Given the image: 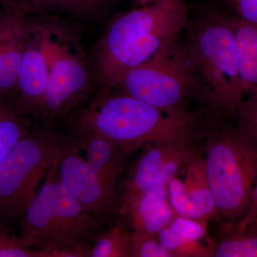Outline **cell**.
Returning a JSON list of instances; mask_svg holds the SVG:
<instances>
[{
    "mask_svg": "<svg viewBox=\"0 0 257 257\" xmlns=\"http://www.w3.org/2000/svg\"><path fill=\"white\" fill-rule=\"evenodd\" d=\"M190 25L185 43L194 72V96L217 112L232 114L242 103L243 94L226 15L208 10Z\"/></svg>",
    "mask_w": 257,
    "mask_h": 257,
    "instance_id": "cell-3",
    "label": "cell"
},
{
    "mask_svg": "<svg viewBox=\"0 0 257 257\" xmlns=\"http://www.w3.org/2000/svg\"><path fill=\"white\" fill-rule=\"evenodd\" d=\"M48 80V57L41 17L25 15L17 103L29 116L40 117Z\"/></svg>",
    "mask_w": 257,
    "mask_h": 257,
    "instance_id": "cell-10",
    "label": "cell"
},
{
    "mask_svg": "<svg viewBox=\"0 0 257 257\" xmlns=\"http://www.w3.org/2000/svg\"><path fill=\"white\" fill-rule=\"evenodd\" d=\"M167 226L182 243V248L195 243L205 234L203 224L182 216L173 218Z\"/></svg>",
    "mask_w": 257,
    "mask_h": 257,
    "instance_id": "cell-22",
    "label": "cell"
},
{
    "mask_svg": "<svg viewBox=\"0 0 257 257\" xmlns=\"http://www.w3.org/2000/svg\"><path fill=\"white\" fill-rule=\"evenodd\" d=\"M56 160L57 158L19 222V236L29 246L39 251L64 245L89 243L102 231V223L61 182Z\"/></svg>",
    "mask_w": 257,
    "mask_h": 257,
    "instance_id": "cell-5",
    "label": "cell"
},
{
    "mask_svg": "<svg viewBox=\"0 0 257 257\" xmlns=\"http://www.w3.org/2000/svg\"><path fill=\"white\" fill-rule=\"evenodd\" d=\"M8 14H9V11L5 9L4 7L0 4V25L4 23L5 20L8 18Z\"/></svg>",
    "mask_w": 257,
    "mask_h": 257,
    "instance_id": "cell-25",
    "label": "cell"
},
{
    "mask_svg": "<svg viewBox=\"0 0 257 257\" xmlns=\"http://www.w3.org/2000/svg\"><path fill=\"white\" fill-rule=\"evenodd\" d=\"M25 15L9 11L0 25V98L17 101Z\"/></svg>",
    "mask_w": 257,
    "mask_h": 257,
    "instance_id": "cell-14",
    "label": "cell"
},
{
    "mask_svg": "<svg viewBox=\"0 0 257 257\" xmlns=\"http://www.w3.org/2000/svg\"><path fill=\"white\" fill-rule=\"evenodd\" d=\"M61 138L52 122L42 121L0 162V224L11 228L21 220L57 158Z\"/></svg>",
    "mask_w": 257,
    "mask_h": 257,
    "instance_id": "cell-6",
    "label": "cell"
},
{
    "mask_svg": "<svg viewBox=\"0 0 257 257\" xmlns=\"http://www.w3.org/2000/svg\"><path fill=\"white\" fill-rule=\"evenodd\" d=\"M187 170L185 182L180 179H171L167 184L168 199L171 207L184 217L200 219L215 210L204 161L194 158L186 166Z\"/></svg>",
    "mask_w": 257,
    "mask_h": 257,
    "instance_id": "cell-12",
    "label": "cell"
},
{
    "mask_svg": "<svg viewBox=\"0 0 257 257\" xmlns=\"http://www.w3.org/2000/svg\"><path fill=\"white\" fill-rule=\"evenodd\" d=\"M67 137L90 165L116 182L125 168L128 154L112 142L76 126Z\"/></svg>",
    "mask_w": 257,
    "mask_h": 257,
    "instance_id": "cell-16",
    "label": "cell"
},
{
    "mask_svg": "<svg viewBox=\"0 0 257 257\" xmlns=\"http://www.w3.org/2000/svg\"><path fill=\"white\" fill-rule=\"evenodd\" d=\"M28 116L16 101L0 98V162L28 133Z\"/></svg>",
    "mask_w": 257,
    "mask_h": 257,
    "instance_id": "cell-18",
    "label": "cell"
},
{
    "mask_svg": "<svg viewBox=\"0 0 257 257\" xmlns=\"http://www.w3.org/2000/svg\"><path fill=\"white\" fill-rule=\"evenodd\" d=\"M237 55L243 95H256L257 89V23L237 15H226Z\"/></svg>",
    "mask_w": 257,
    "mask_h": 257,
    "instance_id": "cell-17",
    "label": "cell"
},
{
    "mask_svg": "<svg viewBox=\"0 0 257 257\" xmlns=\"http://www.w3.org/2000/svg\"><path fill=\"white\" fill-rule=\"evenodd\" d=\"M194 77L185 42L177 38L162 47L150 60L124 72L106 89L126 94L170 112L188 111L194 96Z\"/></svg>",
    "mask_w": 257,
    "mask_h": 257,
    "instance_id": "cell-8",
    "label": "cell"
},
{
    "mask_svg": "<svg viewBox=\"0 0 257 257\" xmlns=\"http://www.w3.org/2000/svg\"><path fill=\"white\" fill-rule=\"evenodd\" d=\"M189 140L156 143L137 163L119 204L158 186H167L180 169L195 158Z\"/></svg>",
    "mask_w": 257,
    "mask_h": 257,
    "instance_id": "cell-11",
    "label": "cell"
},
{
    "mask_svg": "<svg viewBox=\"0 0 257 257\" xmlns=\"http://www.w3.org/2000/svg\"><path fill=\"white\" fill-rule=\"evenodd\" d=\"M113 0H0L10 12L24 15H57L81 23L97 18Z\"/></svg>",
    "mask_w": 257,
    "mask_h": 257,
    "instance_id": "cell-15",
    "label": "cell"
},
{
    "mask_svg": "<svg viewBox=\"0 0 257 257\" xmlns=\"http://www.w3.org/2000/svg\"><path fill=\"white\" fill-rule=\"evenodd\" d=\"M236 15L257 23V0H222Z\"/></svg>",
    "mask_w": 257,
    "mask_h": 257,
    "instance_id": "cell-24",
    "label": "cell"
},
{
    "mask_svg": "<svg viewBox=\"0 0 257 257\" xmlns=\"http://www.w3.org/2000/svg\"><path fill=\"white\" fill-rule=\"evenodd\" d=\"M253 130L214 131L204 160L215 209L226 217H237L249 207L256 176L257 158L251 146Z\"/></svg>",
    "mask_w": 257,
    "mask_h": 257,
    "instance_id": "cell-7",
    "label": "cell"
},
{
    "mask_svg": "<svg viewBox=\"0 0 257 257\" xmlns=\"http://www.w3.org/2000/svg\"><path fill=\"white\" fill-rule=\"evenodd\" d=\"M135 1L138 2L140 4L147 5L155 3V2L159 1V0H135Z\"/></svg>",
    "mask_w": 257,
    "mask_h": 257,
    "instance_id": "cell-26",
    "label": "cell"
},
{
    "mask_svg": "<svg viewBox=\"0 0 257 257\" xmlns=\"http://www.w3.org/2000/svg\"><path fill=\"white\" fill-rule=\"evenodd\" d=\"M183 0H159L112 19L89 55L97 90L150 60L188 25Z\"/></svg>",
    "mask_w": 257,
    "mask_h": 257,
    "instance_id": "cell-1",
    "label": "cell"
},
{
    "mask_svg": "<svg viewBox=\"0 0 257 257\" xmlns=\"http://www.w3.org/2000/svg\"><path fill=\"white\" fill-rule=\"evenodd\" d=\"M0 257H41V253L24 242L11 228L0 224Z\"/></svg>",
    "mask_w": 257,
    "mask_h": 257,
    "instance_id": "cell-20",
    "label": "cell"
},
{
    "mask_svg": "<svg viewBox=\"0 0 257 257\" xmlns=\"http://www.w3.org/2000/svg\"><path fill=\"white\" fill-rule=\"evenodd\" d=\"M56 167L61 182L102 224L119 213L116 181L90 165L67 137L61 138Z\"/></svg>",
    "mask_w": 257,
    "mask_h": 257,
    "instance_id": "cell-9",
    "label": "cell"
},
{
    "mask_svg": "<svg viewBox=\"0 0 257 257\" xmlns=\"http://www.w3.org/2000/svg\"><path fill=\"white\" fill-rule=\"evenodd\" d=\"M41 17L49 62V80L39 119L52 122L68 114L96 89L79 23L57 15Z\"/></svg>",
    "mask_w": 257,
    "mask_h": 257,
    "instance_id": "cell-4",
    "label": "cell"
},
{
    "mask_svg": "<svg viewBox=\"0 0 257 257\" xmlns=\"http://www.w3.org/2000/svg\"><path fill=\"white\" fill-rule=\"evenodd\" d=\"M154 235L145 231H134L132 233V256H173L172 253L161 246Z\"/></svg>",
    "mask_w": 257,
    "mask_h": 257,
    "instance_id": "cell-21",
    "label": "cell"
},
{
    "mask_svg": "<svg viewBox=\"0 0 257 257\" xmlns=\"http://www.w3.org/2000/svg\"><path fill=\"white\" fill-rule=\"evenodd\" d=\"M119 213L126 216L134 231L157 234L173 219L167 186H158L120 203Z\"/></svg>",
    "mask_w": 257,
    "mask_h": 257,
    "instance_id": "cell-13",
    "label": "cell"
},
{
    "mask_svg": "<svg viewBox=\"0 0 257 257\" xmlns=\"http://www.w3.org/2000/svg\"><path fill=\"white\" fill-rule=\"evenodd\" d=\"M256 237L238 238L225 240L219 243L214 251L216 257L256 256Z\"/></svg>",
    "mask_w": 257,
    "mask_h": 257,
    "instance_id": "cell-23",
    "label": "cell"
},
{
    "mask_svg": "<svg viewBox=\"0 0 257 257\" xmlns=\"http://www.w3.org/2000/svg\"><path fill=\"white\" fill-rule=\"evenodd\" d=\"M132 233L121 225L101 231L94 240L89 257L132 256Z\"/></svg>",
    "mask_w": 257,
    "mask_h": 257,
    "instance_id": "cell-19",
    "label": "cell"
},
{
    "mask_svg": "<svg viewBox=\"0 0 257 257\" xmlns=\"http://www.w3.org/2000/svg\"><path fill=\"white\" fill-rule=\"evenodd\" d=\"M203 117L204 111L170 112L126 94L97 91L79 111L74 126L112 142L128 155L145 143L192 140Z\"/></svg>",
    "mask_w": 257,
    "mask_h": 257,
    "instance_id": "cell-2",
    "label": "cell"
}]
</instances>
